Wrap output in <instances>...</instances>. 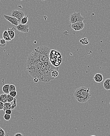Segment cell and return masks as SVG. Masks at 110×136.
<instances>
[{"mask_svg": "<svg viewBox=\"0 0 110 136\" xmlns=\"http://www.w3.org/2000/svg\"><path fill=\"white\" fill-rule=\"evenodd\" d=\"M5 114H8V115H11L12 113V109H7L5 111Z\"/></svg>", "mask_w": 110, "mask_h": 136, "instance_id": "25", "label": "cell"}, {"mask_svg": "<svg viewBox=\"0 0 110 136\" xmlns=\"http://www.w3.org/2000/svg\"><path fill=\"white\" fill-rule=\"evenodd\" d=\"M9 84H6L4 85L2 88V91L6 94H9Z\"/></svg>", "mask_w": 110, "mask_h": 136, "instance_id": "13", "label": "cell"}, {"mask_svg": "<svg viewBox=\"0 0 110 136\" xmlns=\"http://www.w3.org/2000/svg\"><path fill=\"white\" fill-rule=\"evenodd\" d=\"M16 29L19 32L22 33H27L29 32V26L28 25H22L20 23L16 27Z\"/></svg>", "mask_w": 110, "mask_h": 136, "instance_id": "6", "label": "cell"}, {"mask_svg": "<svg viewBox=\"0 0 110 136\" xmlns=\"http://www.w3.org/2000/svg\"><path fill=\"white\" fill-rule=\"evenodd\" d=\"M0 101L4 103L8 102L7 95L5 93L0 95Z\"/></svg>", "mask_w": 110, "mask_h": 136, "instance_id": "14", "label": "cell"}, {"mask_svg": "<svg viewBox=\"0 0 110 136\" xmlns=\"http://www.w3.org/2000/svg\"><path fill=\"white\" fill-rule=\"evenodd\" d=\"M59 75V72L58 70H54L52 71L51 73V76L53 78H56Z\"/></svg>", "mask_w": 110, "mask_h": 136, "instance_id": "18", "label": "cell"}, {"mask_svg": "<svg viewBox=\"0 0 110 136\" xmlns=\"http://www.w3.org/2000/svg\"><path fill=\"white\" fill-rule=\"evenodd\" d=\"M74 96L75 99L79 103H86L90 99L91 96L90 89L85 86H81L76 89Z\"/></svg>", "mask_w": 110, "mask_h": 136, "instance_id": "2", "label": "cell"}, {"mask_svg": "<svg viewBox=\"0 0 110 136\" xmlns=\"http://www.w3.org/2000/svg\"><path fill=\"white\" fill-rule=\"evenodd\" d=\"M80 43H82L83 45H87L89 43V41L87 40V38H84L81 39V40H80Z\"/></svg>", "mask_w": 110, "mask_h": 136, "instance_id": "17", "label": "cell"}, {"mask_svg": "<svg viewBox=\"0 0 110 136\" xmlns=\"http://www.w3.org/2000/svg\"><path fill=\"white\" fill-rule=\"evenodd\" d=\"M49 58L52 65L56 68H58L62 62L61 54L56 50L51 49L49 53Z\"/></svg>", "mask_w": 110, "mask_h": 136, "instance_id": "3", "label": "cell"}, {"mask_svg": "<svg viewBox=\"0 0 110 136\" xmlns=\"http://www.w3.org/2000/svg\"><path fill=\"white\" fill-rule=\"evenodd\" d=\"M95 136V135H91V136Z\"/></svg>", "mask_w": 110, "mask_h": 136, "instance_id": "29", "label": "cell"}, {"mask_svg": "<svg viewBox=\"0 0 110 136\" xmlns=\"http://www.w3.org/2000/svg\"><path fill=\"white\" fill-rule=\"evenodd\" d=\"M2 37L6 41H10L12 40L7 30H5L4 32Z\"/></svg>", "mask_w": 110, "mask_h": 136, "instance_id": "12", "label": "cell"}, {"mask_svg": "<svg viewBox=\"0 0 110 136\" xmlns=\"http://www.w3.org/2000/svg\"><path fill=\"white\" fill-rule=\"evenodd\" d=\"M15 91H16V88L15 86L13 84H10L9 86V92Z\"/></svg>", "mask_w": 110, "mask_h": 136, "instance_id": "20", "label": "cell"}, {"mask_svg": "<svg viewBox=\"0 0 110 136\" xmlns=\"http://www.w3.org/2000/svg\"><path fill=\"white\" fill-rule=\"evenodd\" d=\"M11 16L17 19L18 20H19V23L20 24L22 19L25 16V14L22 11L14 9L12 11Z\"/></svg>", "mask_w": 110, "mask_h": 136, "instance_id": "5", "label": "cell"}, {"mask_svg": "<svg viewBox=\"0 0 110 136\" xmlns=\"http://www.w3.org/2000/svg\"><path fill=\"white\" fill-rule=\"evenodd\" d=\"M4 119L6 121H8L10 120L11 115L8 114H5L4 115Z\"/></svg>", "mask_w": 110, "mask_h": 136, "instance_id": "23", "label": "cell"}, {"mask_svg": "<svg viewBox=\"0 0 110 136\" xmlns=\"http://www.w3.org/2000/svg\"><path fill=\"white\" fill-rule=\"evenodd\" d=\"M12 105L11 103L9 102H6V103H4V105L3 110L5 111L7 109H12Z\"/></svg>", "mask_w": 110, "mask_h": 136, "instance_id": "15", "label": "cell"}, {"mask_svg": "<svg viewBox=\"0 0 110 136\" xmlns=\"http://www.w3.org/2000/svg\"><path fill=\"white\" fill-rule=\"evenodd\" d=\"M50 48L46 46L35 48L28 56L26 62V69L28 73L34 78H37L41 82H47L53 80L52 71L59 70V67L53 66L49 60Z\"/></svg>", "mask_w": 110, "mask_h": 136, "instance_id": "1", "label": "cell"}, {"mask_svg": "<svg viewBox=\"0 0 110 136\" xmlns=\"http://www.w3.org/2000/svg\"><path fill=\"white\" fill-rule=\"evenodd\" d=\"M4 105V103L0 101V110H3Z\"/></svg>", "mask_w": 110, "mask_h": 136, "instance_id": "26", "label": "cell"}, {"mask_svg": "<svg viewBox=\"0 0 110 136\" xmlns=\"http://www.w3.org/2000/svg\"><path fill=\"white\" fill-rule=\"evenodd\" d=\"M1 39H0V41H1Z\"/></svg>", "mask_w": 110, "mask_h": 136, "instance_id": "30", "label": "cell"}, {"mask_svg": "<svg viewBox=\"0 0 110 136\" xmlns=\"http://www.w3.org/2000/svg\"></svg>", "mask_w": 110, "mask_h": 136, "instance_id": "31", "label": "cell"}, {"mask_svg": "<svg viewBox=\"0 0 110 136\" xmlns=\"http://www.w3.org/2000/svg\"><path fill=\"white\" fill-rule=\"evenodd\" d=\"M14 136H24V135L21 133H18L15 134Z\"/></svg>", "mask_w": 110, "mask_h": 136, "instance_id": "27", "label": "cell"}, {"mask_svg": "<svg viewBox=\"0 0 110 136\" xmlns=\"http://www.w3.org/2000/svg\"><path fill=\"white\" fill-rule=\"evenodd\" d=\"M6 135V133L3 129L0 128V136H5Z\"/></svg>", "mask_w": 110, "mask_h": 136, "instance_id": "24", "label": "cell"}, {"mask_svg": "<svg viewBox=\"0 0 110 136\" xmlns=\"http://www.w3.org/2000/svg\"><path fill=\"white\" fill-rule=\"evenodd\" d=\"M4 17L6 20H7L8 21L10 22L11 23H12V25H14L15 26H17L19 24V20L16 18L14 17L13 16H9L8 15H4Z\"/></svg>", "mask_w": 110, "mask_h": 136, "instance_id": "8", "label": "cell"}, {"mask_svg": "<svg viewBox=\"0 0 110 136\" xmlns=\"http://www.w3.org/2000/svg\"><path fill=\"white\" fill-rule=\"evenodd\" d=\"M94 80L97 83H100L103 81V77L102 74L100 73H97L95 74L94 77Z\"/></svg>", "mask_w": 110, "mask_h": 136, "instance_id": "9", "label": "cell"}, {"mask_svg": "<svg viewBox=\"0 0 110 136\" xmlns=\"http://www.w3.org/2000/svg\"><path fill=\"white\" fill-rule=\"evenodd\" d=\"M6 45V41L4 39H1L0 42V46L1 47H4Z\"/></svg>", "mask_w": 110, "mask_h": 136, "instance_id": "19", "label": "cell"}, {"mask_svg": "<svg viewBox=\"0 0 110 136\" xmlns=\"http://www.w3.org/2000/svg\"><path fill=\"white\" fill-rule=\"evenodd\" d=\"M71 27L73 30L78 32L83 29L85 27V24L83 22H78L71 25Z\"/></svg>", "mask_w": 110, "mask_h": 136, "instance_id": "7", "label": "cell"}, {"mask_svg": "<svg viewBox=\"0 0 110 136\" xmlns=\"http://www.w3.org/2000/svg\"><path fill=\"white\" fill-rule=\"evenodd\" d=\"M16 29V28L13 27L12 28H8V29L7 30L8 34L9 35L12 40L13 39L15 38V31Z\"/></svg>", "mask_w": 110, "mask_h": 136, "instance_id": "10", "label": "cell"}, {"mask_svg": "<svg viewBox=\"0 0 110 136\" xmlns=\"http://www.w3.org/2000/svg\"><path fill=\"white\" fill-rule=\"evenodd\" d=\"M28 20V16H25L24 17L22 20H21V22H20V24L22 25H25L26 24Z\"/></svg>", "mask_w": 110, "mask_h": 136, "instance_id": "16", "label": "cell"}, {"mask_svg": "<svg viewBox=\"0 0 110 136\" xmlns=\"http://www.w3.org/2000/svg\"><path fill=\"white\" fill-rule=\"evenodd\" d=\"M33 81L35 83L38 82L39 81V79H38L37 78H34V79H33Z\"/></svg>", "mask_w": 110, "mask_h": 136, "instance_id": "28", "label": "cell"}, {"mask_svg": "<svg viewBox=\"0 0 110 136\" xmlns=\"http://www.w3.org/2000/svg\"><path fill=\"white\" fill-rule=\"evenodd\" d=\"M103 87L106 90H110V78H107L103 83Z\"/></svg>", "mask_w": 110, "mask_h": 136, "instance_id": "11", "label": "cell"}, {"mask_svg": "<svg viewBox=\"0 0 110 136\" xmlns=\"http://www.w3.org/2000/svg\"><path fill=\"white\" fill-rule=\"evenodd\" d=\"M7 99H8V102H9V103H11L12 102H13L15 99L14 97H12L9 94L7 95Z\"/></svg>", "mask_w": 110, "mask_h": 136, "instance_id": "21", "label": "cell"}, {"mask_svg": "<svg viewBox=\"0 0 110 136\" xmlns=\"http://www.w3.org/2000/svg\"><path fill=\"white\" fill-rule=\"evenodd\" d=\"M9 95L13 97H15L17 95V92L16 91H12L11 92H9Z\"/></svg>", "mask_w": 110, "mask_h": 136, "instance_id": "22", "label": "cell"}, {"mask_svg": "<svg viewBox=\"0 0 110 136\" xmlns=\"http://www.w3.org/2000/svg\"><path fill=\"white\" fill-rule=\"evenodd\" d=\"M70 23L73 24L78 22H83L84 20V17L81 15L80 12L76 13L74 12L73 14H71L69 16Z\"/></svg>", "mask_w": 110, "mask_h": 136, "instance_id": "4", "label": "cell"}]
</instances>
